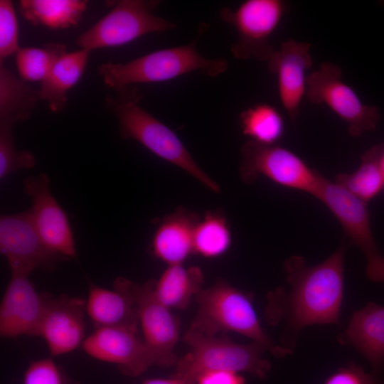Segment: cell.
Returning <instances> with one entry per match:
<instances>
[{"label":"cell","mask_w":384,"mask_h":384,"mask_svg":"<svg viewBox=\"0 0 384 384\" xmlns=\"http://www.w3.org/2000/svg\"><path fill=\"white\" fill-rule=\"evenodd\" d=\"M346 250L343 238L336 251L318 265L309 266L299 255L284 261L289 290L279 287L268 294L265 316L270 324L286 323L282 343L289 351L304 327L340 324Z\"/></svg>","instance_id":"cell-1"},{"label":"cell","mask_w":384,"mask_h":384,"mask_svg":"<svg viewBox=\"0 0 384 384\" xmlns=\"http://www.w3.org/2000/svg\"><path fill=\"white\" fill-rule=\"evenodd\" d=\"M143 93L136 85L116 90L105 100V109L113 114L118 122L122 139L139 142L158 157L176 166L213 192L220 186L205 173L195 161L181 139L168 127L142 107Z\"/></svg>","instance_id":"cell-2"},{"label":"cell","mask_w":384,"mask_h":384,"mask_svg":"<svg viewBox=\"0 0 384 384\" xmlns=\"http://www.w3.org/2000/svg\"><path fill=\"white\" fill-rule=\"evenodd\" d=\"M208 26L201 23L196 37L188 44L161 49L125 63H102L98 74L115 90L137 83L164 82L194 71L215 78L228 70V63L223 58H205L198 51V41Z\"/></svg>","instance_id":"cell-3"},{"label":"cell","mask_w":384,"mask_h":384,"mask_svg":"<svg viewBox=\"0 0 384 384\" xmlns=\"http://www.w3.org/2000/svg\"><path fill=\"white\" fill-rule=\"evenodd\" d=\"M198 305L189 330L208 336L234 331L264 346L277 357L291 352L276 346L265 334L248 294L223 280L202 289L194 297Z\"/></svg>","instance_id":"cell-4"},{"label":"cell","mask_w":384,"mask_h":384,"mask_svg":"<svg viewBox=\"0 0 384 384\" xmlns=\"http://www.w3.org/2000/svg\"><path fill=\"white\" fill-rule=\"evenodd\" d=\"M183 341L189 351L178 358L173 376L186 384H196L202 374L213 370L247 372L263 379L271 368L270 362L262 357L267 348L255 341L239 344L225 334L208 336L189 329Z\"/></svg>","instance_id":"cell-5"},{"label":"cell","mask_w":384,"mask_h":384,"mask_svg":"<svg viewBox=\"0 0 384 384\" xmlns=\"http://www.w3.org/2000/svg\"><path fill=\"white\" fill-rule=\"evenodd\" d=\"M158 0L117 1L111 11L76 40L80 48L119 46L151 33L176 28L177 25L154 14Z\"/></svg>","instance_id":"cell-6"},{"label":"cell","mask_w":384,"mask_h":384,"mask_svg":"<svg viewBox=\"0 0 384 384\" xmlns=\"http://www.w3.org/2000/svg\"><path fill=\"white\" fill-rule=\"evenodd\" d=\"M240 153L243 182L252 183L262 176L282 186L318 196L325 177L292 151L250 139L242 145Z\"/></svg>","instance_id":"cell-7"},{"label":"cell","mask_w":384,"mask_h":384,"mask_svg":"<svg viewBox=\"0 0 384 384\" xmlns=\"http://www.w3.org/2000/svg\"><path fill=\"white\" fill-rule=\"evenodd\" d=\"M285 11L286 3L282 0H247L235 11L221 8L220 18L237 31L230 48L233 55L239 60L268 61L275 50L270 38Z\"/></svg>","instance_id":"cell-8"},{"label":"cell","mask_w":384,"mask_h":384,"mask_svg":"<svg viewBox=\"0 0 384 384\" xmlns=\"http://www.w3.org/2000/svg\"><path fill=\"white\" fill-rule=\"evenodd\" d=\"M305 95L311 102L329 107L348 124V133L354 137L375 130L380 118L378 107L363 104L342 80L340 67L330 62L322 63L308 75Z\"/></svg>","instance_id":"cell-9"},{"label":"cell","mask_w":384,"mask_h":384,"mask_svg":"<svg viewBox=\"0 0 384 384\" xmlns=\"http://www.w3.org/2000/svg\"><path fill=\"white\" fill-rule=\"evenodd\" d=\"M316 198L339 221L351 244L363 251L367 260V277L373 282H384V257L372 233L367 203L326 178Z\"/></svg>","instance_id":"cell-10"},{"label":"cell","mask_w":384,"mask_h":384,"mask_svg":"<svg viewBox=\"0 0 384 384\" xmlns=\"http://www.w3.org/2000/svg\"><path fill=\"white\" fill-rule=\"evenodd\" d=\"M155 279L142 284L131 282L130 288L137 306L142 338L155 366H175L178 360L174 353L180 330V321L170 309L155 297Z\"/></svg>","instance_id":"cell-11"},{"label":"cell","mask_w":384,"mask_h":384,"mask_svg":"<svg viewBox=\"0 0 384 384\" xmlns=\"http://www.w3.org/2000/svg\"><path fill=\"white\" fill-rule=\"evenodd\" d=\"M0 251L11 272L52 271L67 258L50 251L41 238L29 210L0 217Z\"/></svg>","instance_id":"cell-12"},{"label":"cell","mask_w":384,"mask_h":384,"mask_svg":"<svg viewBox=\"0 0 384 384\" xmlns=\"http://www.w3.org/2000/svg\"><path fill=\"white\" fill-rule=\"evenodd\" d=\"M48 176L41 174L23 181L25 193L32 201L30 211L35 227L47 248L68 260L77 257L68 216L52 195Z\"/></svg>","instance_id":"cell-13"},{"label":"cell","mask_w":384,"mask_h":384,"mask_svg":"<svg viewBox=\"0 0 384 384\" xmlns=\"http://www.w3.org/2000/svg\"><path fill=\"white\" fill-rule=\"evenodd\" d=\"M82 348L91 357L117 366L129 376H138L155 365L139 331L101 327L85 338Z\"/></svg>","instance_id":"cell-14"},{"label":"cell","mask_w":384,"mask_h":384,"mask_svg":"<svg viewBox=\"0 0 384 384\" xmlns=\"http://www.w3.org/2000/svg\"><path fill=\"white\" fill-rule=\"evenodd\" d=\"M28 276L12 272L0 306L1 337L38 336L49 296L38 293Z\"/></svg>","instance_id":"cell-15"},{"label":"cell","mask_w":384,"mask_h":384,"mask_svg":"<svg viewBox=\"0 0 384 384\" xmlns=\"http://www.w3.org/2000/svg\"><path fill=\"white\" fill-rule=\"evenodd\" d=\"M311 44L295 40L283 42L267 61V68L277 76L280 101L292 121L298 117L306 95V71L312 65Z\"/></svg>","instance_id":"cell-16"},{"label":"cell","mask_w":384,"mask_h":384,"mask_svg":"<svg viewBox=\"0 0 384 384\" xmlns=\"http://www.w3.org/2000/svg\"><path fill=\"white\" fill-rule=\"evenodd\" d=\"M86 302L78 297H48L38 336L46 341L53 356L70 353L84 341Z\"/></svg>","instance_id":"cell-17"},{"label":"cell","mask_w":384,"mask_h":384,"mask_svg":"<svg viewBox=\"0 0 384 384\" xmlns=\"http://www.w3.org/2000/svg\"><path fill=\"white\" fill-rule=\"evenodd\" d=\"M131 281L117 277L113 289L89 284L85 311L95 329L120 327L139 331L137 306L130 288Z\"/></svg>","instance_id":"cell-18"},{"label":"cell","mask_w":384,"mask_h":384,"mask_svg":"<svg viewBox=\"0 0 384 384\" xmlns=\"http://www.w3.org/2000/svg\"><path fill=\"white\" fill-rule=\"evenodd\" d=\"M200 220L198 213L181 206L166 215L151 240L153 255L169 265L182 264L193 252V235Z\"/></svg>","instance_id":"cell-19"},{"label":"cell","mask_w":384,"mask_h":384,"mask_svg":"<svg viewBox=\"0 0 384 384\" xmlns=\"http://www.w3.org/2000/svg\"><path fill=\"white\" fill-rule=\"evenodd\" d=\"M339 341L353 346L379 373L384 366V306L370 302L355 311Z\"/></svg>","instance_id":"cell-20"},{"label":"cell","mask_w":384,"mask_h":384,"mask_svg":"<svg viewBox=\"0 0 384 384\" xmlns=\"http://www.w3.org/2000/svg\"><path fill=\"white\" fill-rule=\"evenodd\" d=\"M90 50L80 48L64 53L41 81L40 100L47 102L54 113L64 110L68 92L79 81L86 67Z\"/></svg>","instance_id":"cell-21"},{"label":"cell","mask_w":384,"mask_h":384,"mask_svg":"<svg viewBox=\"0 0 384 384\" xmlns=\"http://www.w3.org/2000/svg\"><path fill=\"white\" fill-rule=\"evenodd\" d=\"M204 276L199 267L169 265L154 289L156 299L169 309H186L193 297L202 289Z\"/></svg>","instance_id":"cell-22"},{"label":"cell","mask_w":384,"mask_h":384,"mask_svg":"<svg viewBox=\"0 0 384 384\" xmlns=\"http://www.w3.org/2000/svg\"><path fill=\"white\" fill-rule=\"evenodd\" d=\"M384 144L373 146L361 156V164L353 172L338 174L335 183L367 203L384 193V174L380 156Z\"/></svg>","instance_id":"cell-23"},{"label":"cell","mask_w":384,"mask_h":384,"mask_svg":"<svg viewBox=\"0 0 384 384\" xmlns=\"http://www.w3.org/2000/svg\"><path fill=\"white\" fill-rule=\"evenodd\" d=\"M87 3L82 0H21L18 9L35 26L67 28L79 23Z\"/></svg>","instance_id":"cell-24"},{"label":"cell","mask_w":384,"mask_h":384,"mask_svg":"<svg viewBox=\"0 0 384 384\" xmlns=\"http://www.w3.org/2000/svg\"><path fill=\"white\" fill-rule=\"evenodd\" d=\"M38 100V91L16 78L0 62V122L15 124L26 119Z\"/></svg>","instance_id":"cell-25"},{"label":"cell","mask_w":384,"mask_h":384,"mask_svg":"<svg viewBox=\"0 0 384 384\" xmlns=\"http://www.w3.org/2000/svg\"><path fill=\"white\" fill-rule=\"evenodd\" d=\"M243 134L250 140L267 144H277L284 131L279 112L272 105L258 104L243 110L240 114Z\"/></svg>","instance_id":"cell-26"},{"label":"cell","mask_w":384,"mask_h":384,"mask_svg":"<svg viewBox=\"0 0 384 384\" xmlns=\"http://www.w3.org/2000/svg\"><path fill=\"white\" fill-rule=\"evenodd\" d=\"M231 244L226 218L219 211H208L198 223L193 235V252L206 257L225 253Z\"/></svg>","instance_id":"cell-27"},{"label":"cell","mask_w":384,"mask_h":384,"mask_svg":"<svg viewBox=\"0 0 384 384\" xmlns=\"http://www.w3.org/2000/svg\"><path fill=\"white\" fill-rule=\"evenodd\" d=\"M65 53L66 46L59 43H46L42 48L19 47L15 53L18 73L24 81H42Z\"/></svg>","instance_id":"cell-28"},{"label":"cell","mask_w":384,"mask_h":384,"mask_svg":"<svg viewBox=\"0 0 384 384\" xmlns=\"http://www.w3.org/2000/svg\"><path fill=\"white\" fill-rule=\"evenodd\" d=\"M14 124L0 122V178L12 172L33 168L36 164L33 154L16 149L12 135Z\"/></svg>","instance_id":"cell-29"},{"label":"cell","mask_w":384,"mask_h":384,"mask_svg":"<svg viewBox=\"0 0 384 384\" xmlns=\"http://www.w3.org/2000/svg\"><path fill=\"white\" fill-rule=\"evenodd\" d=\"M18 23L10 0L0 1V62L18 49Z\"/></svg>","instance_id":"cell-30"},{"label":"cell","mask_w":384,"mask_h":384,"mask_svg":"<svg viewBox=\"0 0 384 384\" xmlns=\"http://www.w3.org/2000/svg\"><path fill=\"white\" fill-rule=\"evenodd\" d=\"M23 384H78L72 383L51 358L32 362L23 375Z\"/></svg>","instance_id":"cell-31"},{"label":"cell","mask_w":384,"mask_h":384,"mask_svg":"<svg viewBox=\"0 0 384 384\" xmlns=\"http://www.w3.org/2000/svg\"><path fill=\"white\" fill-rule=\"evenodd\" d=\"M323 384H382L375 379L373 374H369L361 366L351 363L341 367L330 374Z\"/></svg>","instance_id":"cell-32"},{"label":"cell","mask_w":384,"mask_h":384,"mask_svg":"<svg viewBox=\"0 0 384 384\" xmlns=\"http://www.w3.org/2000/svg\"><path fill=\"white\" fill-rule=\"evenodd\" d=\"M196 384H245V379L236 372L213 370L202 374Z\"/></svg>","instance_id":"cell-33"},{"label":"cell","mask_w":384,"mask_h":384,"mask_svg":"<svg viewBox=\"0 0 384 384\" xmlns=\"http://www.w3.org/2000/svg\"><path fill=\"white\" fill-rule=\"evenodd\" d=\"M142 384H186L183 380L172 376L171 378H151L144 380Z\"/></svg>","instance_id":"cell-34"},{"label":"cell","mask_w":384,"mask_h":384,"mask_svg":"<svg viewBox=\"0 0 384 384\" xmlns=\"http://www.w3.org/2000/svg\"><path fill=\"white\" fill-rule=\"evenodd\" d=\"M380 165H381V168L383 171V174H384V149L380 156Z\"/></svg>","instance_id":"cell-35"}]
</instances>
